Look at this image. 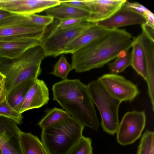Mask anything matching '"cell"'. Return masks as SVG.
I'll return each mask as SVG.
<instances>
[{
  "label": "cell",
  "instance_id": "obj_5",
  "mask_svg": "<svg viewBox=\"0 0 154 154\" xmlns=\"http://www.w3.org/2000/svg\"><path fill=\"white\" fill-rule=\"evenodd\" d=\"M87 86L91 100L99 112L103 130L114 134L119 124V109L122 102L112 96L97 79Z\"/></svg>",
  "mask_w": 154,
  "mask_h": 154
},
{
  "label": "cell",
  "instance_id": "obj_24",
  "mask_svg": "<svg viewBox=\"0 0 154 154\" xmlns=\"http://www.w3.org/2000/svg\"><path fill=\"white\" fill-rule=\"evenodd\" d=\"M0 147L2 154H23L21 147L19 135L13 137L5 141L0 140Z\"/></svg>",
  "mask_w": 154,
  "mask_h": 154
},
{
  "label": "cell",
  "instance_id": "obj_13",
  "mask_svg": "<svg viewBox=\"0 0 154 154\" xmlns=\"http://www.w3.org/2000/svg\"><path fill=\"white\" fill-rule=\"evenodd\" d=\"M49 99L47 85L43 80L37 79L26 93L19 112L22 114L28 110L41 108L47 104Z\"/></svg>",
  "mask_w": 154,
  "mask_h": 154
},
{
  "label": "cell",
  "instance_id": "obj_16",
  "mask_svg": "<svg viewBox=\"0 0 154 154\" xmlns=\"http://www.w3.org/2000/svg\"><path fill=\"white\" fill-rule=\"evenodd\" d=\"M44 11L47 15L58 20L77 18L86 21L90 15V12L88 11L63 4L49 8Z\"/></svg>",
  "mask_w": 154,
  "mask_h": 154
},
{
  "label": "cell",
  "instance_id": "obj_4",
  "mask_svg": "<svg viewBox=\"0 0 154 154\" xmlns=\"http://www.w3.org/2000/svg\"><path fill=\"white\" fill-rule=\"evenodd\" d=\"M84 129L71 117L42 129L41 141L49 154H68L83 136Z\"/></svg>",
  "mask_w": 154,
  "mask_h": 154
},
{
  "label": "cell",
  "instance_id": "obj_25",
  "mask_svg": "<svg viewBox=\"0 0 154 154\" xmlns=\"http://www.w3.org/2000/svg\"><path fill=\"white\" fill-rule=\"evenodd\" d=\"M0 116L13 120L18 125L22 123L23 119L22 114L12 107L6 98L0 104Z\"/></svg>",
  "mask_w": 154,
  "mask_h": 154
},
{
  "label": "cell",
  "instance_id": "obj_8",
  "mask_svg": "<svg viewBox=\"0 0 154 154\" xmlns=\"http://www.w3.org/2000/svg\"><path fill=\"white\" fill-rule=\"evenodd\" d=\"M97 79L112 96L121 102L132 101L140 93L136 85L118 74H104Z\"/></svg>",
  "mask_w": 154,
  "mask_h": 154
},
{
  "label": "cell",
  "instance_id": "obj_2",
  "mask_svg": "<svg viewBox=\"0 0 154 154\" xmlns=\"http://www.w3.org/2000/svg\"><path fill=\"white\" fill-rule=\"evenodd\" d=\"M53 100L79 124L97 131L99 126L87 85L79 79L63 80L54 84Z\"/></svg>",
  "mask_w": 154,
  "mask_h": 154
},
{
  "label": "cell",
  "instance_id": "obj_22",
  "mask_svg": "<svg viewBox=\"0 0 154 154\" xmlns=\"http://www.w3.org/2000/svg\"><path fill=\"white\" fill-rule=\"evenodd\" d=\"M131 53L125 52L117 56L113 62L108 63L109 73L118 74L131 66Z\"/></svg>",
  "mask_w": 154,
  "mask_h": 154
},
{
  "label": "cell",
  "instance_id": "obj_15",
  "mask_svg": "<svg viewBox=\"0 0 154 154\" xmlns=\"http://www.w3.org/2000/svg\"><path fill=\"white\" fill-rule=\"evenodd\" d=\"M40 39L29 38L18 41L0 42V57L17 58L26 51L40 45Z\"/></svg>",
  "mask_w": 154,
  "mask_h": 154
},
{
  "label": "cell",
  "instance_id": "obj_11",
  "mask_svg": "<svg viewBox=\"0 0 154 154\" xmlns=\"http://www.w3.org/2000/svg\"><path fill=\"white\" fill-rule=\"evenodd\" d=\"M90 12L86 21L96 23L106 20L114 14L126 0H84Z\"/></svg>",
  "mask_w": 154,
  "mask_h": 154
},
{
  "label": "cell",
  "instance_id": "obj_34",
  "mask_svg": "<svg viewBox=\"0 0 154 154\" xmlns=\"http://www.w3.org/2000/svg\"><path fill=\"white\" fill-rule=\"evenodd\" d=\"M0 154H2L0 147Z\"/></svg>",
  "mask_w": 154,
  "mask_h": 154
},
{
  "label": "cell",
  "instance_id": "obj_12",
  "mask_svg": "<svg viewBox=\"0 0 154 154\" xmlns=\"http://www.w3.org/2000/svg\"><path fill=\"white\" fill-rule=\"evenodd\" d=\"M45 29L22 24L8 25L0 28V42L18 41L29 38L41 40Z\"/></svg>",
  "mask_w": 154,
  "mask_h": 154
},
{
  "label": "cell",
  "instance_id": "obj_7",
  "mask_svg": "<svg viewBox=\"0 0 154 154\" xmlns=\"http://www.w3.org/2000/svg\"><path fill=\"white\" fill-rule=\"evenodd\" d=\"M144 111L133 110L126 112L116 132L118 142L122 146L131 144L141 136L146 125Z\"/></svg>",
  "mask_w": 154,
  "mask_h": 154
},
{
  "label": "cell",
  "instance_id": "obj_14",
  "mask_svg": "<svg viewBox=\"0 0 154 154\" xmlns=\"http://www.w3.org/2000/svg\"><path fill=\"white\" fill-rule=\"evenodd\" d=\"M110 29L92 23L69 44L63 54H72L103 36Z\"/></svg>",
  "mask_w": 154,
  "mask_h": 154
},
{
  "label": "cell",
  "instance_id": "obj_3",
  "mask_svg": "<svg viewBox=\"0 0 154 154\" xmlns=\"http://www.w3.org/2000/svg\"><path fill=\"white\" fill-rule=\"evenodd\" d=\"M46 57L40 45L30 48L16 59L0 57V72L6 77L7 96L19 84L37 79L42 72L41 63Z\"/></svg>",
  "mask_w": 154,
  "mask_h": 154
},
{
  "label": "cell",
  "instance_id": "obj_9",
  "mask_svg": "<svg viewBox=\"0 0 154 154\" xmlns=\"http://www.w3.org/2000/svg\"><path fill=\"white\" fill-rule=\"evenodd\" d=\"M57 0H0V9L19 15L41 12L60 4Z\"/></svg>",
  "mask_w": 154,
  "mask_h": 154
},
{
  "label": "cell",
  "instance_id": "obj_19",
  "mask_svg": "<svg viewBox=\"0 0 154 154\" xmlns=\"http://www.w3.org/2000/svg\"><path fill=\"white\" fill-rule=\"evenodd\" d=\"M35 80L29 79L19 84L7 95L6 99L8 103L19 112L26 93Z\"/></svg>",
  "mask_w": 154,
  "mask_h": 154
},
{
  "label": "cell",
  "instance_id": "obj_33",
  "mask_svg": "<svg viewBox=\"0 0 154 154\" xmlns=\"http://www.w3.org/2000/svg\"><path fill=\"white\" fill-rule=\"evenodd\" d=\"M16 15V14L0 9V21L7 17Z\"/></svg>",
  "mask_w": 154,
  "mask_h": 154
},
{
  "label": "cell",
  "instance_id": "obj_31",
  "mask_svg": "<svg viewBox=\"0 0 154 154\" xmlns=\"http://www.w3.org/2000/svg\"><path fill=\"white\" fill-rule=\"evenodd\" d=\"M142 32L151 42L154 43V26L147 22L141 25Z\"/></svg>",
  "mask_w": 154,
  "mask_h": 154
},
{
  "label": "cell",
  "instance_id": "obj_18",
  "mask_svg": "<svg viewBox=\"0 0 154 154\" xmlns=\"http://www.w3.org/2000/svg\"><path fill=\"white\" fill-rule=\"evenodd\" d=\"M19 139L23 154H49L42 141L30 132L21 131Z\"/></svg>",
  "mask_w": 154,
  "mask_h": 154
},
{
  "label": "cell",
  "instance_id": "obj_32",
  "mask_svg": "<svg viewBox=\"0 0 154 154\" xmlns=\"http://www.w3.org/2000/svg\"><path fill=\"white\" fill-rule=\"evenodd\" d=\"M7 95L6 77L0 72V104L6 98Z\"/></svg>",
  "mask_w": 154,
  "mask_h": 154
},
{
  "label": "cell",
  "instance_id": "obj_29",
  "mask_svg": "<svg viewBox=\"0 0 154 154\" xmlns=\"http://www.w3.org/2000/svg\"><path fill=\"white\" fill-rule=\"evenodd\" d=\"M86 21L85 20L79 18H69L59 20L56 26L62 29H69L77 26Z\"/></svg>",
  "mask_w": 154,
  "mask_h": 154
},
{
  "label": "cell",
  "instance_id": "obj_28",
  "mask_svg": "<svg viewBox=\"0 0 154 154\" xmlns=\"http://www.w3.org/2000/svg\"><path fill=\"white\" fill-rule=\"evenodd\" d=\"M125 6L133 8L139 12L146 18V22L154 26V15L149 10L137 2H130L126 1Z\"/></svg>",
  "mask_w": 154,
  "mask_h": 154
},
{
  "label": "cell",
  "instance_id": "obj_30",
  "mask_svg": "<svg viewBox=\"0 0 154 154\" xmlns=\"http://www.w3.org/2000/svg\"><path fill=\"white\" fill-rule=\"evenodd\" d=\"M60 4H66L76 8L89 12L88 8L84 0L61 1Z\"/></svg>",
  "mask_w": 154,
  "mask_h": 154
},
{
  "label": "cell",
  "instance_id": "obj_20",
  "mask_svg": "<svg viewBox=\"0 0 154 154\" xmlns=\"http://www.w3.org/2000/svg\"><path fill=\"white\" fill-rule=\"evenodd\" d=\"M131 48V66L146 81V63L143 49L138 36L134 38Z\"/></svg>",
  "mask_w": 154,
  "mask_h": 154
},
{
  "label": "cell",
  "instance_id": "obj_21",
  "mask_svg": "<svg viewBox=\"0 0 154 154\" xmlns=\"http://www.w3.org/2000/svg\"><path fill=\"white\" fill-rule=\"evenodd\" d=\"M45 111V115L38 123L42 129L60 123L71 117L65 110L56 107L47 109Z\"/></svg>",
  "mask_w": 154,
  "mask_h": 154
},
{
  "label": "cell",
  "instance_id": "obj_1",
  "mask_svg": "<svg viewBox=\"0 0 154 154\" xmlns=\"http://www.w3.org/2000/svg\"><path fill=\"white\" fill-rule=\"evenodd\" d=\"M134 38L125 29H110L103 36L72 54V69L82 73L103 67L122 53L128 51Z\"/></svg>",
  "mask_w": 154,
  "mask_h": 154
},
{
  "label": "cell",
  "instance_id": "obj_10",
  "mask_svg": "<svg viewBox=\"0 0 154 154\" xmlns=\"http://www.w3.org/2000/svg\"><path fill=\"white\" fill-rule=\"evenodd\" d=\"M146 22V18L141 14L124 4L110 17L96 23L103 27L112 29L131 25H141Z\"/></svg>",
  "mask_w": 154,
  "mask_h": 154
},
{
  "label": "cell",
  "instance_id": "obj_23",
  "mask_svg": "<svg viewBox=\"0 0 154 154\" xmlns=\"http://www.w3.org/2000/svg\"><path fill=\"white\" fill-rule=\"evenodd\" d=\"M137 154H154V133L146 130L141 137Z\"/></svg>",
  "mask_w": 154,
  "mask_h": 154
},
{
  "label": "cell",
  "instance_id": "obj_27",
  "mask_svg": "<svg viewBox=\"0 0 154 154\" xmlns=\"http://www.w3.org/2000/svg\"><path fill=\"white\" fill-rule=\"evenodd\" d=\"M91 139L83 136L68 154H93Z\"/></svg>",
  "mask_w": 154,
  "mask_h": 154
},
{
  "label": "cell",
  "instance_id": "obj_26",
  "mask_svg": "<svg viewBox=\"0 0 154 154\" xmlns=\"http://www.w3.org/2000/svg\"><path fill=\"white\" fill-rule=\"evenodd\" d=\"M53 67V70L49 74L63 80L66 79L69 72L73 70L71 65L68 62L64 55L61 56Z\"/></svg>",
  "mask_w": 154,
  "mask_h": 154
},
{
  "label": "cell",
  "instance_id": "obj_17",
  "mask_svg": "<svg viewBox=\"0 0 154 154\" xmlns=\"http://www.w3.org/2000/svg\"><path fill=\"white\" fill-rule=\"evenodd\" d=\"M138 36L142 46L146 65L147 86L154 85V43L150 41L142 32Z\"/></svg>",
  "mask_w": 154,
  "mask_h": 154
},
{
  "label": "cell",
  "instance_id": "obj_6",
  "mask_svg": "<svg viewBox=\"0 0 154 154\" xmlns=\"http://www.w3.org/2000/svg\"><path fill=\"white\" fill-rule=\"evenodd\" d=\"M92 23L86 21L67 29H61L56 26L41 40L40 45L46 57H55L63 54L69 44Z\"/></svg>",
  "mask_w": 154,
  "mask_h": 154
}]
</instances>
